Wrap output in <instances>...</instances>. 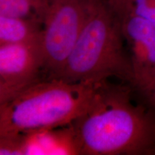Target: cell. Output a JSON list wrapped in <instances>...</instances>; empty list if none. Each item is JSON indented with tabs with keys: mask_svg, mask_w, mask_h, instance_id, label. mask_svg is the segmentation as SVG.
<instances>
[{
	"mask_svg": "<svg viewBox=\"0 0 155 155\" xmlns=\"http://www.w3.org/2000/svg\"><path fill=\"white\" fill-rule=\"evenodd\" d=\"M26 135L0 137V154H25Z\"/></svg>",
	"mask_w": 155,
	"mask_h": 155,
	"instance_id": "cell-9",
	"label": "cell"
},
{
	"mask_svg": "<svg viewBox=\"0 0 155 155\" xmlns=\"http://www.w3.org/2000/svg\"><path fill=\"white\" fill-rule=\"evenodd\" d=\"M117 17L124 40L129 48L134 74L132 88L141 96L155 76V26L131 13Z\"/></svg>",
	"mask_w": 155,
	"mask_h": 155,
	"instance_id": "cell-6",
	"label": "cell"
},
{
	"mask_svg": "<svg viewBox=\"0 0 155 155\" xmlns=\"http://www.w3.org/2000/svg\"><path fill=\"white\" fill-rule=\"evenodd\" d=\"M88 0H48L43 20L44 71L53 78L72 50L86 18Z\"/></svg>",
	"mask_w": 155,
	"mask_h": 155,
	"instance_id": "cell-4",
	"label": "cell"
},
{
	"mask_svg": "<svg viewBox=\"0 0 155 155\" xmlns=\"http://www.w3.org/2000/svg\"><path fill=\"white\" fill-rule=\"evenodd\" d=\"M42 71L41 42L0 45V104L40 80Z\"/></svg>",
	"mask_w": 155,
	"mask_h": 155,
	"instance_id": "cell-5",
	"label": "cell"
},
{
	"mask_svg": "<svg viewBox=\"0 0 155 155\" xmlns=\"http://www.w3.org/2000/svg\"><path fill=\"white\" fill-rule=\"evenodd\" d=\"M48 0H0V15L33 18L43 23Z\"/></svg>",
	"mask_w": 155,
	"mask_h": 155,
	"instance_id": "cell-8",
	"label": "cell"
},
{
	"mask_svg": "<svg viewBox=\"0 0 155 155\" xmlns=\"http://www.w3.org/2000/svg\"><path fill=\"white\" fill-rule=\"evenodd\" d=\"M43 23L33 18L0 15V45L41 42Z\"/></svg>",
	"mask_w": 155,
	"mask_h": 155,
	"instance_id": "cell-7",
	"label": "cell"
},
{
	"mask_svg": "<svg viewBox=\"0 0 155 155\" xmlns=\"http://www.w3.org/2000/svg\"><path fill=\"white\" fill-rule=\"evenodd\" d=\"M120 0H108V2H109L110 5H114L115 4H116L118 2H119Z\"/></svg>",
	"mask_w": 155,
	"mask_h": 155,
	"instance_id": "cell-11",
	"label": "cell"
},
{
	"mask_svg": "<svg viewBox=\"0 0 155 155\" xmlns=\"http://www.w3.org/2000/svg\"><path fill=\"white\" fill-rule=\"evenodd\" d=\"M121 25L108 0H88L82 30L60 72L53 78L98 83L116 78L134 85Z\"/></svg>",
	"mask_w": 155,
	"mask_h": 155,
	"instance_id": "cell-2",
	"label": "cell"
},
{
	"mask_svg": "<svg viewBox=\"0 0 155 155\" xmlns=\"http://www.w3.org/2000/svg\"><path fill=\"white\" fill-rule=\"evenodd\" d=\"M141 97L147 102L149 107H150L153 111H155V76L152 84Z\"/></svg>",
	"mask_w": 155,
	"mask_h": 155,
	"instance_id": "cell-10",
	"label": "cell"
},
{
	"mask_svg": "<svg viewBox=\"0 0 155 155\" xmlns=\"http://www.w3.org/2000/svg\"><path fill=\"white\" fill-rule=\"evenodd\" d=\"M96 85L58 78H40L0 104V137L71 124L87 108Z\"/></svg>",
	"mask_w": 155,
	"mask_h": 155,
	"instance_id": "cell-3",
	"label": "cell"
},
{
	"mask_svg": "<svg viewBox=\"0 0 155 155\" xmlns=\"http://www.w3.org/2000/svg\"><path fill=\"white\" fill-rule=\"evenodd\" d=\"M131 88L97 83L87 108L70 124L78 154H155V111L135 105Z\"/></svg>",
	"mask_w": 155,
	"mask_h": 155,
	"instance_id": "cell-1",
	"label": "cell"
}]
</instances>
